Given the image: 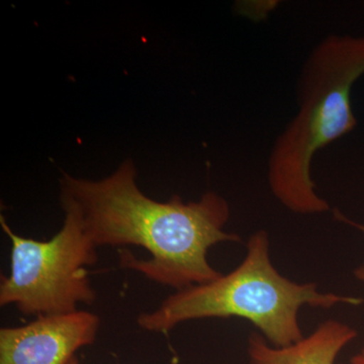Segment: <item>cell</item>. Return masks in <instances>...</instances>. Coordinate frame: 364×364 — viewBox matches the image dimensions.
<instances>
[{
	"instance_id": "cell-1",
	"label": "cell",
	"mask_w": 364,
	"mask_h": 364,
	"mask_svg": "<svg viewBox=\"0 0 364 364\" xmlns=\"http://www.w3.org/2000/svg\"><path fill=\"white\" fill-rule=\"evenodd\" d=\"M136 176L131 159L102 181L64 174L60 181L61 207L78 213L97 248L146 249L149 259L122 250L119 265L152 282L181 291L221 277L208 262V251L219 243L242 241L239 235L225 230L231 215L227 200L208 191L196 202L184 203L177 196L156 202L140 191Z\"/></svg>"
},
{
	"instance_id": "cell-2",
	"label": "cell",
	"mask_w": 364,
	"mask_h": 364,
	"mask_svg": "<svg viewBox=\"0 0 364 364\" xmlns=\"http://www.w3.org/2000/svg\"><path fill=\"white\" fill-rule=\"evenodd\" d=\"M364 74V37L329 36L316 46L301 70L299 112L273 145L268 183L284 207L299 215L330 210L316 191L314 157L356 127L351 90Z\"/></svg>"
},
{
	"instance_id": "cell-3",
	"label": "cell",
	"mask_w": 364,
	"mask_h": 364,
	"mask_svg": "<svg viewBox=\"0 0 364 364\" xmlns=\"http://www.w3.org/2000/svg\"><path fill=\"white\" fill-rule=\"evenodd\" d=\"M265 231L251 235L245 258L235 269L212 282L176 291L152 312L141 313L136 324L144 331L167 334L188 321L240 318L258 329L268 343L287 346L304 337L299 314L303 306L331 309L360 306L363 299L318 291L315 282L284 277L274 267Z\"/></svg>"
},
{
	"instance_id": "cell-4",
	"label": "cell",
	"mask_w": 364,
	"mask_h": 364,
	"mask_svg": "<svg viewBox=\"0 0 364 364\" xmlns=\"http://www.w3.org/2000/svg\"><path fill=\"white\" fill-rule=\"evenodd\" d=\"M65 221L49 240L14 233L4 215L2 230L11 241V273L1 277L0 306H14L26 316L65 315L91 305L97 291L88 268L97 262V247L86 233L78 213L62 208Z\"/></svg>"
},
{
	"instance_id": "cell-5",
	"label": "cell",
	"mask_w": 364,
	"mask_h": 364,
	"mask_svg": "<svg viewBox=\"0 0 364 364\" xmlns=\"http://www.w3.org/2000/svg\"><path fill=\"white\" fill-rule=\"evenodd\" d=\"M100 325L97 315L78 310L1 328L0 364H68L78 350L95 343Z\"/></svg>"
},
{
	"instance_id": "cell-6",
	"label": "cell",
	"mask_w": 364,
	"mask_h": 364,
	"mask_svg": "<svg viewBox=\"0 0 364 364\" xmlns=\"http://www.w3.org/2000/svg\"><path fill=\"white\" fill-rule=\"evenodd\" d=\"M358 331L341 321L329 318L308 336L284 347L273 346L259 333L249 336V364H335Z\"/></svg>"
},
{
	"instance_id": "cell-7",
	"label": "cell",
	"mask_w": 364,
	"mask_h": 364,
	"mask_svg": "<svg viewBox=\"0 0 364 364\" xmlns=\"http://www.w3.org/2000/svg\"><path fill=\"white\" fill-rule=\"evenodd\" d=\"M350 364H364V346L358 352L354 354L350 359Z\"/></svg>"
},
{
	"instance_id": "cell-8",
	"label": "cell",
	"mask_w": 364,
	"mask_h": 364,
	"mask_svg": "<svg viewBox=\"0 0 364 364\" xmlns=\"http://www.w3.org/2000/svg\"><path fill=\"white\" fill-rule=\"evenodd\" d=\"M353 275L356 279L364 284V263L359 265L358 267H356L355 269H354Z\"/></svg>"
},
{
	"instance_id": "cell-9",
	"label": "cell",
	"mask_w": 364,
	"mask_h": 364,
	"mask_svg": "<svg viewBox=\"0 0 364 364\" xmlns=\"http://www.w3.org/2000/svg\"><path fill=\"white\" fill-rule=\"evenodd\" d=\"M177 363H178V359H177L176 358H173V360H172V364ZM68 364H80V363H79V359L77 356H74V358H72L70 361H69Z\"/></svg>"
}]
</instances>
